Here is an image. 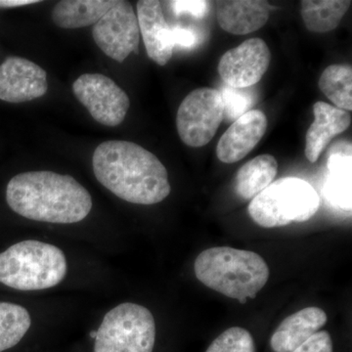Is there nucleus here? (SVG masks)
I'll return each instance as SVG.
<instances>
[{
	"label": "nucleus",
	"instance_id": "nucleus-23",
	"mask_svg": "<svg viewBox=\"0 0 352 352\" xmlns=\"http://www.w3.org/2000/svg\"><path fill=\"white\" fill-rule=\"evenodd\" d=\"M249 88L238 89V88H232L226 85H222L221 90H219V91L221 95L222 102H223V119L226 118L227 120L235 122L241 116L249 112L250 109L256 103L254 91Z\"/></svg>",
	"mask_w": 352,
	"mask_h": 352
},
{
	"label": "nucleus",
	"instance_id": "nucleus-1",
	"mask_svg": "<svg viewBox=\"0 0 352 352\" xmlns=\"http://www.w3.org/2000/svg\"><path fill=\"white\" fill-rule=\"evenodd\" d=\"M92 166L97 180L129 203L155 205L170 194L166 166L153 153L135 143H101L95 150Z\"/></svg>",
	"mask_w": 352,
	"mask_h": 352
},
{
	"label": "nucleus",
	"instance_id": "nucleus-17",
	"mask_svg": "<svg viewBox=\"0 0 352 352\" xmlns=\"http://www.w3.org/2000/svg\"><path fill=\"white\" fill-rule=\"evenodd\" d=\"M319 307H307L287 317L273 333L270 346L275 352H292L327 323Z\"/></svg>",
	"mask_w": 352,
	"mask_h": 352
},
{
	"label": "nucleus",
	"instance_id": "nucleus-29",
	"mask_svg": "<svg viewBox=\"0 0 352 352\" xmlns=\"http://www.w3.org/2000/svg\"><path fill=\"white\" fill-rule=\"evenodd\" d=\"M90 336H91V338H96V331H92L91 333H90Z\"/></svg>",
	"mask_w": 352,
	"mask_h": 352
},
{
	"label": "nucleus",
	"instance_id": "nucleus-6",
	"mask_svg": "<svg viewBox=\"0 0 352 352\" xmlns=\"http://www.w3.org/2000/svg\"><path fill=\"white\" fill-rule=\"evenodd\" d=\"M156 323L148 308L120 303L104 317L96 331L94 352H153Z\"/></svg>",
	"mask_w": 352,
	"mask_h": 352
},
{
	"label": "nucleus",
	"instance_id": "nucleus-27",
	"mask_svg": "<svg viewBox=\"0 0 352 352\" xmlns=\"http://www.w3.org/2000/svg\"><path fill=\"white\" fill-rule=\"evenodd\" d=\"M171 41L173 46L192 48L197 43L196 32L190 28L173 25L171 27Z\"/></svg>",
	"mask_w": 352,
	"mask_h": 352
},
{
	"label": "nucleus",
	"instance_id": "nucleus-16",
	"mask_svg": "<svg viewBox=\"0 0 352 352\" xmlns=\"http://www.w3.org/2000/svg\"><path fill=\"white\" fill-rule=\"evenodd\" d=\"M315 120L307 132L305 156L310 163H315L338 134L346 131L351 124L349 112L325 102H316L314 105Z\"/></svg>",
	"mask_w": 352,
	"mask_h": 352
},
{
	"label": "nucleus",
	"instance_id": "nucleus-20",
	"mask_svg": "<svg viewBox=\"0 0 352 352\" xmlns=\"http://www.w3.org/2000/svg\"><path fill=\"white\" fill-rule=\"evenodd\" d=\"M351 6L349 0H303L300 13L308 31L323 34L340 25Z\"/></svg>",
	"mask_w": 352,
	"mask_h": 352
},
{
	"label": "nucleus",
	"instance_id": "nucleus-3",
	"mask_svg": "<svg viewBox=\"0 0 352 352\" xmlns=\"http://www.w3.org/2000/svg\"><path fill=\"white\" fill-rule=\"evenodd\" d=\"M197 279L217 293L235 298H256L267 283L270 268L258 254L230 247H215L197 256Z\"/></svg>",
	"mask_w": 352,
	"mask_h": 352
},
{
	"label": "nucleus",
	"instance_id": "nucleus-21",
	"mask_svg": "<svg viewBox=\"0 0 352 352\" xmlns=\"http://www.w3.org/2000/svg\"><path fill=\"white\" fill-rule=\"evenodd\" d=\"M319 88L337 108L352 110V69L346 65H331L322 74Z\"/></svg>",
	"mask_w": 352,
	"mask_h": 352
},
{
	"label": "nucleus",
	"instance_id": "nucleus-19",
	"mask_svg": "<svg viewBox=\"0 0 352 352\" xmlns=\"http://www.w3.org/2000/svg\"><path fill=\"white\" fill-rule=\"evenodd\" d=\"M278 173L276 159L270 154L259 155L238 170L235 190L243 200H252L273 182Z\"/></svg>",
	"mask_w": 352,
	"mask_h": 352
},
{
	"label": "nucleus",
	"instance_id": "nucleus-10",
	"mask_svg": "<svg viewBox=\"0 0 352 352\" xmlns=\"http://www.w3.org/2000/svg\"><path fill=\"white\" fill-rule=\"evenodd\" d=\"M270 60L271 52L265 41L252 38L227 51L217 69L224 85L243 89L261 82L270 68Z\"/></svg>",
	"mask_w": 352,
	"mask_h": 352
},
{
	"label": "nucleus",
	"instance_id": "nucleus-12",
	"mask_svg": "<svg viewBox=\"0 0 352 352\" xmlns=\"http://www.w3.org/2000/svg\"><path fill=\"white\" fill-rule=\"evenodd\" d=\"M268 126L265 113L251 110L238 118L224 132L217 147V156L224 164L244 159L263 139Z\"/></svg>",
	"mask_w": 352,
	"mask_h": 352
},
{
	"label": "nucleus",
	"instance_id": "nucleus-28",
	"mask_svg": "<svg viewBox=\"0 0 352 352\" xmlns=\"http://www.w3.org/2000/svg\"><path fill=\"white\" fill-rule=\"evenodd\" d=\"M38 0H0V8H15L38 3Z\"/></svg>",
	"mask_w": 352,
	"mask_h": 352
},
{
	"label": "nucleus",
	"instance_id": "nucleus-7",
	"mask_svg": "<svg viewBox=\"0 0 352 352\" xmlns=\"http://www.w3.org/2000/svg\"><path fill=\"white\" fill-rule=\"evenodd\" d=\"M223 117V102L219 90L210 87L193 90L183 99L176 115L179 138L189 147H204L214 138Z\"/></svg>",
	"mask_w": 352,
	"mask_h": 352
},
{
	"label": "nucleus",
	"instance_id": "nucleus-13",
	"mask_svg": "<svg viewBox=\"0 0 352 352\" xmlns=\"http://www.w3.org/2000/svg\"><path fill=\"white\" fill-rule=\"evenodd\" d=\"M136 8L148 56L160 66H166L173 57L175 46L171 41V27L164 18L161 2L140 0Z\"/></svg>",
	"mask_w": 352,
	"mask_h": 352
},
{
	"label": "nucleus",
	"instance_id": "nucleus-18",
	"mask_svg": "<svg viewBox=\"0 0 352 352\" xmlns=\"http://www.w3.org/2000/svg\"><path fill=\"white\" fill-rule=\"evenodd\" d=\"M116 0H62L53 8V22L62 29H80L95 25Z\"/></svg>",
	"mask_w": 352,
	"mask_h": 352
},
{
	"label": "nucleus",
	"instance_id": "nucleus-24",
	"mask_svg": "<svg viewBox=\"0 0 352 352\" xmlns=\"http://www.w3.org/2000/svg\"><path fill=\"white\" fill-rule=\"evenodd\" d=\"M206 352H256V346L249 331L231 327L219 335Z\"/></svg>",
	"mask_w": 352,
	"mask_h": 352
},
{
	"label": "nucleus",
	"instance_id": "nucleus-25",
	"mask_svg": "<svg viewBox=\"0 0 352 352\" xmlns=\"http://www.w3.org/2000/svg\"><path fill=\"white\" fill-rule=\"evenodd\" d=\"M168 4L176 16L186 14L198 19L207 15L210 7V2L206 0H176L168 1Z\"/></svg>",
	"mask_w": 352,
	"mask_h": 352
},
{
	"label": "nucleus",
	"instance_id": "nucleus-11",
	"mask_svg": "<svg viewBox=\"0 0 352 352\" xmlns=\"http://www.w3.org/2000/svg\"><path fill=\"white\" fill-rule=\"evenodd\" d=\"M47 90V74L34 62L8 57L0 65V100L24 103L43 97Z\"/></svg>",
	"mask_w": 352,
	"mask_h": 352
},
{
	"label": "nucleus",
	"instance_id": "nucleus-26",
	"mask_svg": "<svg viewBox=\"0 0 352 352\" xmlns=\"http://www.w3.org/2000/svg\"><path fill=\"white\" fill-rule=\"evenodd\" d=\"M292 352H333L332 338L327 331H320Z\"/></svg>",
	"mask_w": 352,
	"mask_h": 352
},
{
	"label": "nucleus",
	"instance_id": "nucleus-14",
	"mask_svg": "<svg viewBox=\"0 0 352 352\" xmlns=\"http://www.w3.org/2000/svg\"><path fill=\"white\" fill-rule=\"evenodd\" d=\"M270 4L263 0H219L215 2L217 22L229 34H249L267 23Z\"/></svg>",
	"mask_w": 352,
	"mask_h": 352
},
{
	"label": "nucleus",
	"instance_id": "nucleus-8",
	"mask_svg": "<svg viewBox=\"0 0 352 352\" xmlns=\"http://www.w3.org/2000/svg\"><path fill=\"white\" fill-rule=\"evenodd\" d=\"M73 92L92 118L106 126L122 124L131 106L126 92L101 74L80 76L73 83Z\"/></svg>",
	"mask_w": 352,
	"mask_h": 352
},
{
	"label": "nucleus",
	"instance_id": "nucleus-15",
	"mask_svg": "<svg viewBox=\"0 0 352 352\" xmlns=\"http://www.w3.org/2000/svg\"><path fill=\"white\" fill-rule=\"evenodd\" d=\"M351 143L340 140L328 152V175L323 194L332 207L351 210Z\"/></svg>",
	"mask_w": 352,
	"mask_h": 352
},
{
	"label": "nucleus",
	"instance_id": "nucleus-2",
	"mask_svg": "<svg viewBox=\"0 0 352 352\" xmlns=\"http://www.w3.org/2000/svg\"><path fill=\"white\" fill-rule=\"evenodd\" d=\"M6 201L21 217L47 223H76L92 208L91 195L75 178L48 170L14 176L7 185Z\"/></svg>",
	"mask_w": 352,
	"mask_h": 352
},
{
	"label": "nucleus",
	"instance_id": "nucleus-4",
	"mask_svg": "<svg viewBox=\"0 0 352 352\" xmlns=\"http://www.w3.org/2000/svg\"><path fill=\"white\" fill-rule=\"evenodd\" d=\"M61 249L36 240H25L0 254V283L19 291H39L61 283L67 275Z\"/></svg>",
	"mask_w": 352,
	"mask_h": 352
},
{
	"label": "nucleus",
	"instance_id": "nucleus-5",
	"mask_svg": "<svg viewBox=\"0 0 352 352\" xmlns=\"http://www.w3.org/2000/svg\"><path fill=\"white\" fill-rule=\"evenodd\" d=\"M319 207L320 198L309 183L298 177H284L254 197L248 212L259 226L275 228L307 221Z\"/></svg>",
	"mask_w": 352,
	"mask_h": 352
},
{
	"label": "nucleus",
	"instance_id": "nucleus-9",
	"mask_svg": "<svg viewBox=\"0 0 352 352\" xmlns=\"http://www.w3.org/2000/svg\"><path fill=\"white\" fill-rule=\"evenodd\" d=\"M95 43L108 57L122 63L131 53L139 52L140 30L131 2L116 0L92 29Z\"/></svg>",
	"mask_w": 352,
	"mask_h": 352
},
{
	"label": "nucleus",
	"instance_id": "nucleus-22",
	"mask_svg": "<svg viewBox=\"0 0 352 352\" xmlns=\"http://www.w3.org/2000/svg\"><path fill=\"white\" fill-rule=\"evenodd\" d=\"M31 325V315L25 307L0 302V352L17 346Z\"/></svg>",
	"mask_w": 352,
	"mask_h": 352
}]
</instances>
